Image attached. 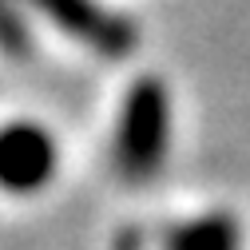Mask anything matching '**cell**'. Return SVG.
I'll return each mask as SVG.
<instances>
[{"label":"cell","instance_id":"obj_5","mask_svg":"<svg viewBox=\"0 0 250 250\" xmlns=\"http://www.w3.org/2000/svg\"><path fill=\"white\" fill-rule=\"evenodd\" d=\"M0 52L12 56V60H24L32 52V32H28V24L20 20L12 0H0Z\"/></svg>","mask_w":250,"mask_h":250},{"label":"cell","instance_id":"obj_3","mask_svg":"<svg viewBox=\"0 0 250 250\" xmlns=\"http://www.w3.org/2000/svg\"><path fill=\"white\" fill-rule=\"evenodd\" d=\"M60 163L56 139L40 123H4L0 127V191L36 195L52 183Z\"/></svg>","mask_w":250,"mask_h":250},{"label":"cell","instance_id":"obj_2","mask_svg":"<svg viewBox=\"0 0 250 250\" xmlns=\"http://www.w3.org/2000/svg\"><path fill=\"white\" fill-rule=\"evenodd\" d=\"M28 8H36L40 16H48L60 32H68L72 40L87 44L96 56H107V60H123L139 32L127 16L111 12L100 0H24Z\"/></svg>","mask_w":250,"mask_h":250},{"label":"cell","instance_id":"obj_4","mask_svg":"<svg viewBox=\"0 0 250 250\" xmlns=\"http://www.w3.org/2000/svg\"><path fill=\"white\" fill-rule=\"evenodd\" d=\"M175 250H238V230L227 214H207L187 230H179Z\"/></svg>","mask_w":250,"mask_h":250},{"label":"cell","instance_id":"obj_1","mask_svg":"<svg viewBox=\"0 0 250 250\" xmlns=\"http://www.w3.org/2000/svg\"><path fill=\"white\" fill-rule=\"evenodd\" d=\"M171 143V100L159 76H143L123 96L115 139H111V163L127 183H147L167 159Z\"/></svg>","mask_w":250,"mask_h":250}]
</instances>
